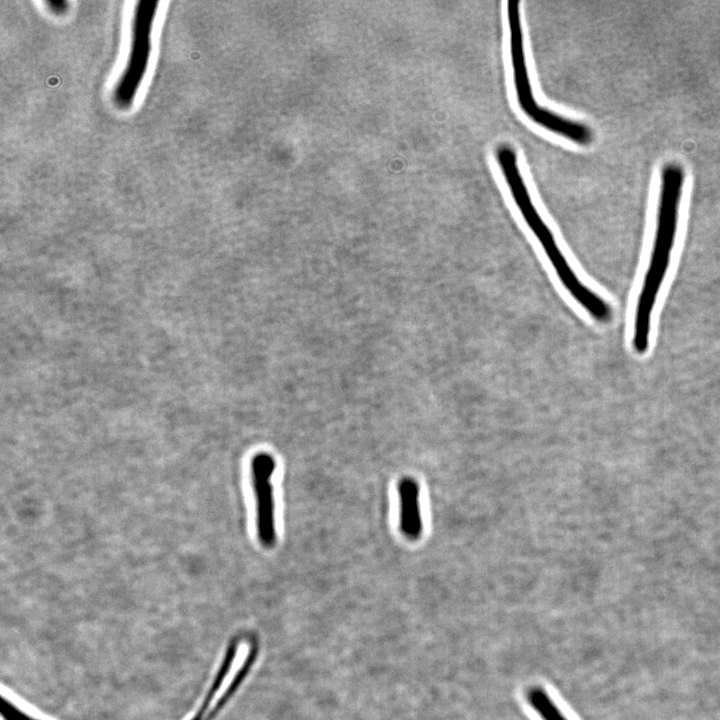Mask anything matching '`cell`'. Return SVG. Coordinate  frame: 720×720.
<instances>
[{"label":"cell","mask_w":720,"mask_h":720,"mask_svg":"<svg viewBox=\"0 0 720 720\" xmlns=\"http://www.w3.org/2000/svg\"><path fill=\"white\" fill-rule=\"evenodd\" d=\"M684 182L680 164L669 162L662 167L655 235L634 315L632 346L640 355L649 348L652 313L670 265Z\"/></svg>","instance_id":"6da1fadb"},{"label":"cell","mask_w":720,"mask_h":720,"mask_svg":"<svg viewBox=\"0 0 720 720\" xmlns=\"http://www.w3.org/2000/svg\"><path fill=\"white\" fill-rule=\"evenodd\" d=\"M496 158L516 206L527 226L538 239L562 286L596 322L602 324L610 322L613 318L612 307L581 281L558 246L552 231L534 206L513 148L500 145L496 150Z\"/></svg>","instance_id":"7a4b0ae2"},{"label":"cell","mask_w":720,"mask_h":720,"mask_svg":"<svg viewBox=\"0 0 720 720\" xmlns=\"http://www.w3.org/2000/svg\"><path fill=\"white\" fill-rule=\"evenodd\" d=\"M507 17L514 85L520 108L533 122L546 130L580 145L589 144L593 138L590 127L556 114L535 100L525 59L519 1L507 2Z\"/></svg>","instance_id":"3957f363"},{"label":"cell","mask_w":720,"mask_h":720,"mask_svg":"<svg viewBox=\"0 0 720 720\" xmlns=\"http://www.w3.org/2000/svg\"><path fill=\"white\" fill-rule=\"evenodd\" d=\"M157 7L158 1L153 0H140L135 6L130 52L114 90V99L120 107L127 108L132 104L146 73Z\"/></svg>","instance_id":"277c9868"},{"label":"cell","mask_w":720,"mask_h":720,"mask_svg":"<svg viewBox=\"0 0 720 720\" xmlns=\"http://www.w3.org/2000/svg\"><path fill=\"white\" fill-rule=\"evenodd\" d=\"M250 468L255 498L257 537L264 548L270 549L277 540L272 482L276 460L270 453L261 451L253 456Z\"/></svg>","instance_id":"5b68a950"},{"label":"cell","mask_w":720,"mask_h":720,"mask_svg":"<svg viewBox=\"0 0 720 720\" xmlns=\"http://www.w3.org/2000/svg\"><path fill=\"white\" fill-rule=\"evenodd\" d=\"M397 492L400 531L407 539L416 540L423 530L419 485L414 478L406 476L398 482Z\"/></svg>","instance_id":"8992f818"},{"label":"cell","mask_w":720,"mask_h":720,"mask_svg":"<svg viewBox=\"0 0 720 720\" xmlns=\"http://www.w3.org/2000/svg\"><path fill=\"white\" fill-rule=\"evenodd\" d=\"M527 699L542 720H568L544 688L531 687L527 692Z\"/></svg>","instance_id":"52a82bcc"},{"label":"cell","mask_w":720,"mask_h":720,"mask_svg":"<svg viewBox=\"0 0 720 720\" xmlns=\"http://www.w3.org/2000/svg\"><path fill=\"white\" fill-rule=\"evenodd\" d=\"M1 713L5 720H34L22 713L10 701L2 698Z\"/></svg>","instance_id":"ba28073f"},{"label":"cell","mask_w":720,"mask_h":720,"mask_svg":"<svg viewBox=\"0 0 720 720\" xmlns=\"http://www.w3.org/2000/svg\"><path fill=\"white\" fill-rule=\"evenodd\" d=\"M48 4L55 12L63 11L66 8V2L64 1H49Z\"/></svg>","instance_id":"9c48e42d"}]
</instances>
